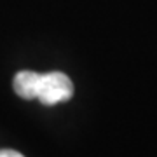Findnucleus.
I'll list each match as a JSON object with an SVG mask.
<instances>
[{
  "instance_id": "nucleus-1",
  "label": "nucleus",
  "mask_w": 157,
  "mask_h": 157,
  "mask_svg": "<svg viewBox=\"0 0 157 157\" xmlns=\"http://www.w3.org/2000/svg\"><path fill=\"white\" fill-rule=\"evenodd\" d=\"M14 91L23 100L37 98L44 105H56L68 101L73 96V84L63 72L37 73L21 70L14 77Z\"/></svg>"
},
{
  "instance_id": "nucleus-2",
  "label": "nucleus",
  "mask_w": 157,
  "mask_h": 157,
  "mask_svg": "<svg viewBox=\"0 0 157 157\" xmlns=\"http://www.w3.org/2000/svg\"><path fill=\"white\" fill-rule=\"evenodd\" d=\"M0 157H25L23 154H19V152L16 150H0Z\"/></svg>"
}]
</instances>
